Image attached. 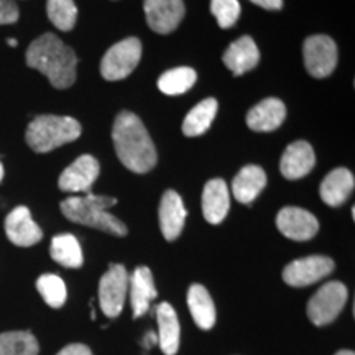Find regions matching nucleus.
Returning a JSON list of instances; mask_svg holds the SVG:
<instances>
[{
	"label": "nucleus",
	"instance_id": "1",
	"mask_svg": "<svg viewBox=\"0 0 355 355\" xmlns=\"http://www.w3.org/2000/svg\"><path fill=\"white\" fill-rule=\"evenodd\" d=\"M115 153L122 165L133 173H148L157 165V150L153 140L139 115L123 110L112 127Z\"/></svg>",
	"mask_w": 355,
	"mask_h": 355
},
{
	"label": "nucleus",
	"instance_id": "2",
	"mask_svg": "<svg viewBox=\"0 0 355 355\" xmlns=\"http://www.w3.org/2000/svg\"><path fill=\"white\" fill-rule=\"evenodd\" d=\"M26 64L44 74L56 89H68L76 81V53L53 33H44L30 43Z\"/></svg>",
	"mask_w": 355,
	"mask_h": 355
},
{
	"label": "nucleus",
	"instance_id": "3",
	"mask_svg": "<svg viewBox=\"0 0 355 355\" xmlns=\"http://www.w3.org/2000/svg\"><path fill=\"white\" fill-rule=\"evenodd\" d=\"M115 204H117V199L87 193L86 196H71L64 199L61 202V212L71 222L117 235V237H123L128 232L127 225L107 212L109 207L115 206Z\"/></svg>",
	"mask_w": 355,
	"mask_h": 355
},
{
	"label": "nucleus",
	"instance_id": "4",
	"mask_svg": "<svg viewBox=\"0 0 355 355\" xmlns=\"http://www.w3.org/2000/svg\"><path fill=\"white\" fill-rule=\"evenodd\" d=\"M81 135V123L73 117L40 115L26 128V144L37 153H48L58 146L71 144Z\"/></svg>",
	"mask_w": 355,
	"mask_h": 355
},
{
	"label": "nucleus",
	"instance_id": "5",
	"mask_svg": "<svg viewBox=\"0 0 355 355\" xmlns=\"http://www.w3.org/2000/svg\"><path fill=\"white\" fill-rule=\"evenodd\" d=\"M141 58V43L139 38H127L110 46L101 63V74L107 81H121L130 76Z\"/></svg>",
	"mask_w": 355,
	"mask_h": 355
},
{
	"label": "nucleus",
	"instance_id": "6",
	"mask_svg": "<svg viewBox=\"0 0 355 355\" xmlns=\"http://www.w3.org/2000/svg\"><path fill=\"white\" fill-rule=\"evenodd\" d=\"M347 303V288L340 282H329L314 293L308 303V318L314 326H327L339 316Z\"/></svg>",
	"mask_w": 355,
	"mask_h": 355
},
{
	"label": "nucleus",
	"instance_id": "7",
	"mask_svg": "<svg viewBox=\"0 0 355 355\" xmlns=\"http://www.w3.org/2000/svg\"><path fill=\"white\" fill-rule=\"evenodd\" d=\"M128 293V273L125 266L114 263L102 275L99 282V304L107 318H117L122 313Z\"/></svg>",
	"mask_w": 355,
	"mask_h": 355
},
{
	"label": "nucleus",
	"instance_id": "8",
	"mask_svg": "<svg viewBox=\"0 0 355 355\" xmlns=\"http://www.w3.org/2000/svg\"><path fill=\"white\" fill-rule=\"evenodd\" d=\"M304 66L314 78H327L337 66L336 42L327 35H314L304 42Z\"/></svg>",
	"mask_w": 355,
	"mask_h": 355
},
{
	"label": "nucleus",
	"instance_id": "9",
	"mask_svg": "<svg viewBox=\"0 0 355 355\" xmlns=\"http://www.w3.org/2000/svg\"><path fill=\"white\" fill-rule=\"evenodd\" d=\"M334 268L336 263L329 257L311 255L286 265L283 270V279L286 285L293 288H303L321 282L322 278L334 272Z\"/></svg>",
	"mask_w": 355,
	"mask_h": 355
},
{
	"label": "nucleus",
	"instance_id": "10",
	"mask_svg": "<svg viewBox=\"0 0 355 355\" xmlns=\"http://www.w3.org/2000/svg\"><path fill=\"white\" fill-rule=\"evenodd\" d=\"M144 10L150 28L159 35H168L181 24L186 7L183 0H144Z\"/></svg>",
	"mask_w": 355,
	"mask_h": 355
},
{
	"label": "nucleus",
	"instance_id": "11",
	"mask_svg": "<svg viewBox=\"0 0 355 355\" xmlns=\"http://www.w3.org/2000/svg\"><path fill=\"white\" fill-rule=\"evenodd\" d=\"M99 162L91 155H83L74 159L66 170L61 173L58 186L66 193H91V186L99 178Z\"/></svg>",
	"mask_w": 355,
	"mask_h": 355
},
{
	"label": "nucleus",
	"instance_id": "12",
	"mask_svg": "<svg viewBox=\"0 0 355 355\" xmlns=\"http://www.w3.org/2000/svg\"><path fill=\"white\" fill-rule=\"evenodd\" d=\"M278 230L285 237L296 242H304L313 239L319 230V222L311 212L301 207H285L278 212Z\"/></svg>",
	"mask_w": 355,
	"mask_h": 355
},
{
	"label": "nucleus",
	"instance_id": "13",
	"mask_svg": "<svg viewBox=\"0 0 355 355\" xmlns=\"http://www.w3.org/2000/svg\"><path fill=\"white\" fill-rule=\"evenodd\" d=\"M6 234L13 245L32 247L43 239V230L33 220L28 207H15L6 219Z\"/></svg>",
	"mask_w": 355,
	"mask_h": 355
},
{
	"label": "nucleus",
	"instance_id": "14",
	"mask_svg": "<svg viewBox=\"0 0 355 355\" xmlns=\"http://www.w3.org/2000/svg\"><path fill=\"white\" fill-rule=\"evenodd\" d=\"M159 227H162V234L166 241H176L183 232L184 222H186V207L183 204L180 194L176 191L168 189L163 194L162 202H159Z\"/></svg>",
	"mask_w": 355,
	"mask_h": 355
},
{
	"label": "nucleus",
	"instance_id": "15",
	"mask_svg": "<svg viewBox=\"0 0 355 355\" xmlns=\"http://www.w3.org/2000/svg\"><path fill=\"white\" fill-rule=\"evenodd\" d=\"M314 163H316V157H314L313 146L308 141L298 140L285 150L279 162V171L286 180H301L309 175Z\"/></svg>",
	"mask_w": 355,
	"mask_h": 355
},
{
	"label": "nucleus",
	"instance_id": "16",
	"mask_svg": "<svg viewBox=\"0 0 355 355\" xmlns=\"http://www.w3.org/2000/svg\"><path fill=\"white\" fill-rule=\"evenodd\" d=\"M128 291H130L133 318L139 319L146 314L152 301L158 296L152 270L146 268V266L135 268V272L128 278Z\"/></svg>",
	"mask_w": 355,
	"mask_h": 355
},
{
	"label": "nucleus",
	"instance_id": "17",
	"mask_svg": "<svg viewBox=\"0 0 355 355\" xmlns=\"http://www.w3.org/2000/svg\"><path fill=\"white\" fill-rule=\"evenodd\" d=\"M230 209L229 188L224 180L214 178L202 189V214L209 224H220Z\"/></svg>",
	"mask_w": 355,
	"mask_h": 355
},
{
	"label": "nucleus",
	"instance_id": "18",
	"mask_svg": "<svg viewBox=\"0 0 355 355\" xmlns=\"http://www.w3.org/2000/svg\"><path fill=\"white\" fill-rule=\"evenodd\" d=\"M286 107L277 97H268L247 114V125L255 132H273L285 122Z\"/></svg>",
	"mask_w": 355,
	"mask_h": 355
},
{
	"label": "nucleus",
	"instance_id": "19",
	"mask_svg": "<svg viewBox=\"0 0 355 355\" xmlns=\"http://www.w3.org/2000/svg\"><path fill=\"white\" fill-rule=\"evenodd\" d=\"M222 60L235 76H241V74L254 69L259 64L260 51L254 40L250 37H242L229 44Z\"/></svg>",
	"mask_w": 355,
	"mask_h": 355
},
{
	"label": "nucleus",
	"instance_id": "20",
	"mask_svg": "<svg viewBox=\"0 0 355 355\" xmlns=\"http://www.w3.org/2000/svg\"><path fill=\"white\" fill-rule=\"evenodd\" d=\"M354 186L355 180L352 173L347 168H337V170L331 171L329 175L324 178L321 188H319V194H321V199L327 206L339 207L352 194Z\"/></svg>",
	"mask_w": 355,
	"mask_h": 355
},
{
	"label": "nucleus",
	"instance_id": "21",
	"mask_svg": "<svg viewBox=\"0 0 355 355\" xmlns=\"http://www.w3.org/2000/svg\"><path fill=\"white\" fill-rule=\"evenodd\" d=\"M158 344L165 355H175L180 349V321L175 308L170 303H162L157 308Z\"/></svg>",
	"mask_w": 355,
	"mask_h": 355
},
{
	"label": "nucleus",
	"instance_id": "22",
	"mask_svg": "<svg viewBox=\"0 0 355 355\" xmlns=\"http://www.w3.org/2000/svg\"><path fill=\"white\" fill-rule=\"evenodd\" d=\"M266 186V173L257 165L243 166L232 181L234 198L242 204H250Z\"/></svg>",
	"mask_w": 355,
	"mask_h": 355
},
{
	"label": "nucleus",
	"instance_id": "23",
	"mask_svg": "<svg viewBox=\"0 0 355 355\" xmlns=\"http://www.w3.org/2000/svg\"><path fill=\"white\" fill-rule=\"evenodd\" d=\"M188 308L199 329L209 331L216 324V306L209 291L202 285H191L188 290Z\"/></svg>",
	"mask_w": 355,
	"mask_h": 355
},
{
	"label": "nucleus",
	"instance_id": "24",
	"mask_svg": "<svg viewBox=\"0 0 355 355\" xmlns=\"http://www.w3.org/2000/svg\"><path fill=\"white\" fill-rule=\"evenodd\" d=\"M217 109H219V104H217V101L212 99V97L204 99L199 102L198 105H194V107L188 112V115H186L183 122L184 135L199 137L209 130L212 121L216 119Z\"/></svg>",
	"mask_w": 355,
	"mask_h": 355
},
{
	"label": "nucleus",
	"instance_id": "25",
	"mask_svg": "<svg viewBox=\"0 0 355 355\" xmlns=\"http://www.w3.org/2000/svg\"><path fill=\"white\" fill-rule=\"evenodd\" d=\"M51 259L66 268H79L83 265V250L78 239L71 234H61L53 237L50 247Z\"/></svg>",
	"mask_w": 355,
	"mask_h": 355
},
{
	"label": "nucleus",
	"instance_id": "26",
	"mask_svg": "<svg viewBox=\"0 0 355 355\" xmlns=\"http://www.w3.org/2000/svg\"><path fill=\"white\" fill-rule=\"evenodd\" d=\"M40 344L32 332L10 331L0 334V355H38Z\"/></svg>",
	"mask_w": 355,
	"mask_h": 355
},
{
	"label": "nucleus",
	"instance_id": "27",
	"mask_svg": "<svg viewBox=\"0 0 355 355\" xmlns=\"http://www.w3.org/2000/svg\"><path fill=\"white\" fill-rule=\"evenodd\" d=\"M196 83V71L191 68H175L166 71L158 79V87L166 96H180L189 91Z\"/></svg>",
	"mask_w": 355,
	"mask_h": 355
},
{
	"label": "nucleus",
	"instance_id": "28",
	"mask_svg": "<svg viewBox=\"0 0 355 355\" xmlns=\"http://www.w3.org/2000/svg\"><path fill=\"white\" fill-rule=\"evenodd\" d=\"M48 19L61 32H69L74 28L78 20V8L74 0H48Z\"/></svg>",
	"mask_w": 355,
	"mask_h": 355
},
{
	"label": "nucleus",
	"instance_id": "29",
	"mask_svg": "<svg viewBox=\"0 0 355 355\" xmlns=\"http://www.w3.org/2000/svg\"><path fill=\"white\" fill-rule=\"evenodd\" d=\"M37 290L42 295L44 303L51 308H61L68 298V291H66L64 282L58 275H42L37 282Z\"/></svg>",
	"mask_w": 355,
	"mask_h": 355
},
{
	"label": "nucleus",
	"instance_id": "30",
	"mask_svg": "<svg viewBox=\"0 0 355 355\" xmlns=\"http://www.w3.org/2000/svg\"><path fill=\"white\" fill-rule=\"evenodd\" d=\"M211 12L220 28H230L241 17V3L239 0H212Z\"/></svg>",
	"mask_w": 355,
	"mask_h": 355
},
{
	"label": "nucleus",
	"instance_id": "31",
	"mask_svg": "<svg viewBox=\"0 0 355 355\" xmlns=\"http://www.w3.org/2000/svg\"><path fill=\"white\" fill-rule=\"evenodd\" d=\"M20 12L15 0H0V25H12L19 20Z\"/></svg>",
	"mask_w": 355,
	"mask_h": 355
},
{
	"label": "nucleus",
	"instance_id": "32",
	"mask_svg": "<svg viewBox=\"0 0 355 355\" xmlns=\"http://www.w3.org/2000/svg\"><path fill=\"white\" fill-rule=\"evenodd\" d=\"M56 355H92V352L84 344H69L64 349H61Z\"/></svg>",
	"mask_w": 355,
	"mask_h": 355
},
{
	"label": "nucleus",
	"instance_id": "33",
	"mask_svg": "<svg viewBox=\"0 0 355 355\" xmlns=\"http://www.w3.org/2000/svg\"><path fill=\"white\" fill-rule=\"evenodd\" d=\"M250 2L265 8V10H279V8H283V0H250Z\"/></svg>",
	"mask_w": 355,
	"mask_h": 355
},
{
	"label": "nucleus",
	"instance_id": "34",
	"mask_svg": "<svg viewBox=\"0 0 355 355\" xmlns=\"http://www.w3.org/2000/svg\"><path fill=\"white\" fill-rule=\"evenodd\" d=\"M155 344H158V336L155 332H146L145 339H144V347L145 349H152Z\"/></svg>",
	"mask_w": 355,
	"mask_h": 355
},
{
	"label": "nucleus",
	"instance_id": "35",
	"mask_svg": "<svg viewBox=\"0 0 355 355\" xmlns=\"http://www.w3.org/2000/svg\"><path fill=\"white\" fill-rule=\"evenodd\" d=\"M336 355H355L352 350H339Z\"/></svg>",
	"mask_w": 355,
	"mask_h": 355
},
{
	"label": "nucleus",
	"instance_id": "36",
	"mask_svg": "<svg viewBox=\"0 0 355 355\" xmlns=\"http://www.w3.org/2000/svg\"><path fill=\"white\" fill-rule=\"evenodd\" d=\"M7 43L10 44V46L13 48V46H17V40H13V38H10V40H7Z\"/></svg>",
	"mask_w": 355,
	"mask_h": 355
},
{
	"label": "nucleus",
	"instance_id": "37",
	"mask_svg": "<svg viewBox=\"0 0 355 355\" xmlns=\"http://www.w3.org/2000/svg\"><path fill=\"white\" fill-rule=\"evenodd\" d=\"M3 180V165L2 163H0V181Z\"/></svg>",
	"mask_w": 355,
	"mask_h": 355
}]
</instances>
